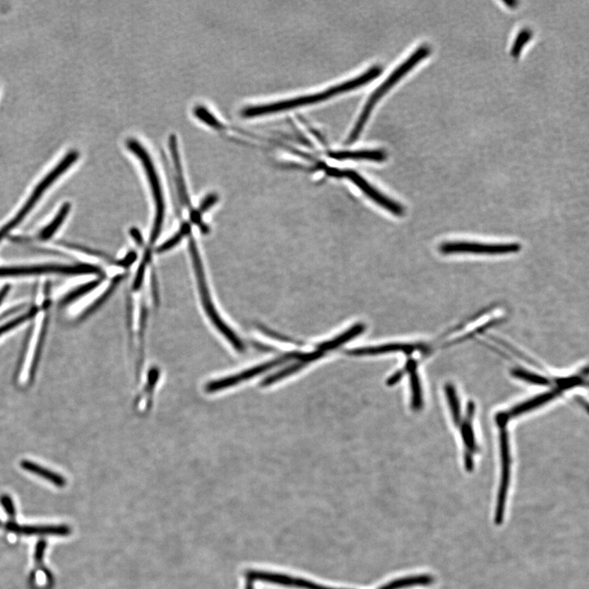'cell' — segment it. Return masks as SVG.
Returning a JSON list of instances; mask_svg holds the SVG:
<instances>
[{"instance_id": "obj_1", "label": "cell", "mask_w": 589, "mask_h": 589, "mask_svg": "<svg viewBox=\"0 0 589 589\" xmlns=\"http://www.w3.org/2000/svg\"><path fill=\"white\" fill-rule=\"evenodd\" d=\"M381 73V69L379 66L371 67L370 70L366 71L365 73L361 75L353 80L345 81L343 84H340L330 89L320 92L319 94L307 95L293 98V100H284L268 105H256L246 107L242 109L240 115L245 119H251L260 117L267 115L275 114V113L285 112L287 110L294 109V108L302 107L314 105L329 100L330 97L343 95L344 93L350 90L358 89V88L364 85L367 83L370 82L379 76Z\"/></svg>"}, {"instance_id": "obj_2", "label": "cell", "mask_w": 589, "mask_h": 589, "mask_svg": "<svg viewBox=\"0 0 589 589\" xmlns=\"http://www.w3.org/2000/svg\"><path fill=\"white\" fill-rule=\"evenodd\" d=\"M444 394L446 395L449 415L461 440L464 468L468 472H472L475 468V457L480 452L475 430V405L473 401H470L465 413H463L457 390L451 383L444 386Z\"/></svg>"}, {"instance_id": "obj_3", "label": "cell", "mask_w": 589, "mask_h": 589, "mask_svg": "<svg viewBox=\"0 0 589 589\" xmlns=\"http://www.w3.org/2000/svg\"><path fill=\"white\" fill-rule=\"evenodd\" d=\"M432 49L428 45H422L421 47L417 49L409 58L398 66L397 69L392 72V73L387 77V79L381 83V85L375 90L373 95L369 97L368 102H366L363 111L356 121L355 126L351 131L348 138V143H352L357 141L362 131L368 121L371 112L374 109L376 103L379 102L382 97L388 93L391 88L399 82L403 77L405 76L409 72L415 69V67L420 64L422 61L427 58L431 54Z\"/></svg>"}, {"instance_id": "obj_4", "label": "cell", "mask_w": 589, "mask_h": 589, "mask_svg": "<svg viewBox=\"0 0 589 589\" xmlns=\"http://www.w3.org/2000/svg\"><path fill=\"white\" fill-rule=\"evenodd\" d=\"M126 148L141 162L147 175L150 187L152 189L155 203H156V219L154 221L151 236V244H153L154 242L157 239L160 232H161L165 215V204L161 182H160L152 156L142 142L137 138H129L126 141Z\"/></svg>"}, {"instance_id": "obj_5", "label": "cell", "mask_w": 589, "mask_h": 589, "mask_svg": "<svg viewBox=\"0 0 589 589\" xmlns=\"http://www.w3.org/2000/svg\"><path fill=\"white\" fill-rule=\"evenodd\" d=\"M499 440L500 482L496 503L494 523L502 525L504 520L506 503H507L511 475V454L508 423L497 422Z\"/></svg>"}, {"instance_id": "obj_6", "label": "cell", "mask_w": 589, "mask_h": 589, "mask_svg": "<svg viewBox=\"0 0 589 589\" xmlns=\"http://www.w3.org/2000/svg\"><path fill=\"white\" fill-rule=\"evenodd\" d=\"M77 158H78V153L76 152L70 153L56 167L52 170V172L38 184L37 187L35 189L34 192L30 196L27 203L24 204L19 213L15 215L14 218L5 225L1 230H0V242H1L5 237H6L10 232L13 230L16 227L20 224L25 217L27 216L35 206L36 203L40 200L41 196L44 194L46 190L49 188V186L58 179L60 175L63 174L66 169H69L72 164H73Z\"/></svg>"}, {"instance_id": "obj_7", "label": "cell", "mask_w": 589, "mask_h": 589, "mask_svg": "<svg viewBox=\"0 0 589 589\" xmlns=\"http://www.w3.org/2000/svg\"><path fill=\"white\" fill-rule=\"evenodd\" d=\"M100 270L96 266L79 263L76 266L66 265H38L29 266L0 267V278L27 277L40 275H80L100 273Z\"/></svg>"}, {"instance_id": "obj_8", "label": "cell", "mask_w": 589, "mask_h": 589, "mask_svg": "<svg viewBox=\"0 0 589 589\" xmlns=\"http://www.w3.org/2000/svg\"><path fill=\"white\" fill-rule=\"evenodd\" d=\"M444 255L475 254V255H506L518 252L520 246L516 244H488L471 242H448L441 246Z\"/></svg>"}, {"instance_id": "obj_9", "label": "cell", "mask_w": 589, "mask_h": 589, "mask_svg": "<svg viewBox=\"0 0 589 589\" xmlns=\"http://www.w3.org/2000/svg\"><path fill=\"white\" fill-rule=\"evenodd\" d=\"M298 353H289L285 355L280 356V357L267 362L266 364L254 367L250 369H247L239 374L224 377L218 381L209 382L206 386V391L208 393L218 392L220 391L230 388V387L241 383L248 379H252L258 375L265 373V371L270 370L275 367L286 363L289 360L293 359H297Z\"/></svg>"}, {"instance_id": "obj_10", "label": "cell", "mask_w": 589, "mask_h": 589, "mask_svg": "<svg viewBox=\"0 0 589 589\" xmlns=\"http://www.w3.org/2000/svg\"><path fill=\"white\" fill-rule=\"evenodd\" d=\"M339 175L342 174L343 177L347 178L353 184L369 196V198L374 201L376 204H379L389 210L390 213L395 215H402L404 214V208L395 201L386 198V196L381 194L379 191L373 187L369 183L360 177V175L351 170H345V172H339Z\"/></svg>"}, {"instance_id": "obj_11", "label": "cell", "mask_w": 589, "mask_h": 589, "mask_svg": "<svg viewBox=\"0 0 589 589\" xmlns=\"http://www.w3.org/2000/svg\"><path fill=\"white\" fill-rule=\"evenodd\" d=\"M246 578L248 581H263L287 587L306 589H338L319 585L317 583L303 580V578H294L285 575H280V573L266 571H251L247 573Z\"/></svg>"}, {"instance_id": "obj_12", "label": "cell", "mask_w": 589, "mask_h": 589, "mask_svg": "<svg viewBox=\"0 0 589 589\" xmlns=\"http://www.w3.org/2000/svg\"><path fill=\"white\" fill-rule=\"evenodd\" d=\"M0 527L13 533L25 535H70L71 529L67 525H20L13 521L2 523Z\"/></svg>"}, {"instance_id": "obj_13", "label": "cell", "mask_w": 589, "mask_h": 589, "mask_svg": "<svg viewBox=\"0 0 589 589\" xmlns=\"http://www.w3.org/2000/svg\"><path fill=\"white\" fill-rule=\"evenodd\" d=\"M415 351L427 354L430 353V347L422 344L391 343L375 347L360 348L351 351L353 355H377L395 352H404L407 355L415 353Z\"/></svg>"}, {"instance_id": "obj_14", "label": "cell", "mask_w": 589, "mask_h": 589, "mask_svg": "<svg viewBox=\"0 0 589 589\" xmlns=\"http://www.w3.org/2000/svg\"><path fill=\"white\" fill-rule=\"evenodd\" d=\"M323 355V354L322 352H320L319 350L316 351V352L309 354L298 353L297 361L294 362V364L287 367V368L284 369L280 371H278V373L275 374V375H272L270 377H268V379L263 381L262 386H268L272 385L273 383H275V382L280 381L281 379H285V377L287 376H291L292 374L297 373V371L303 369L304 366H307L309 363H311V362L321 357Z\"/></svg>"}, {"instance_id": "obj_15", "label": "cell", "mask_w": 589, "mask_h": 589, "mask_svg": "<svg viewBox=\"0 0 589 589\" xmlns=\"http://www.w3.org/2000/svg\"><path fill=\"white\" fill-rule=\"evenodd\" d=\"M418 365L415 360L407 361L405 368L402 370L403 374L406 371L410 376L411 390V406L413 410H420L423 407V393L420 377L418 375Z\"/></svg>"}, {"instance_id": "obj_16", "label": "cell", "mask_w": 589, "mask_h": 589, "mask_svg": "<svg viewBox=\"0 0 589 589\" xmlns=\"http://www.w3.org/2000/svg\"><path fill=\"white\" fill-rule=\"evenodd\" d=\"M330 157L344 161V160H355V161H371V162H383L386 160V153L381 150H362V151L355 152H334L330 153Z\"/></svg>"}, {"instance_id": "obj_17", "label": "cell", "mask_w": 589, "mask_h": 589, "mask_svg": "<svg viewBox=\"0 0 589 589\" xmlns=\"http://www.w3.org/2000/svg\"><path fill=\"white\" fill-rule=\"evenodd\" d=\"M20 467L25 471L47 480L48 482L53 483L56 487L63 488L66 484V480L63 475L52 472L51 470L41 467L39 464L28 461V460H23L20 463Z\"/></svg>"}, {"instance_id": "obj_18", "label": "cell", "mask_w": 589, "mask_h": 589, "mask_svg": "<svg viewBox=\"0 0 589 589\" xmlns=\"http://www.w3.org/2000/svg\"><path fill=\"white\" fill-rule=\"evenodd\" d=\"M364 325H355V327H352L348 331H346V332H345L342 335H338L337 338L329 340V342L320 344L319 346V350L324 353L325 351H328L331 350L338 348L340 345L348 343L349 340H350L351 339L357 337V335L364 332Z\"/></svg>"}, {"instance_id": "obj_19", "label": "cell", "mask_w": 589, "mask_h": 589, "mask_svg": "<svg viewBox=\"0 0 589 589\" xmlns=\"http://www.w3.org/2000/svg\"><path fill=\"white\" fill-rule=\"evenodd\" d=\"M71 210V204L70 203H64L61 206V208L59 210V213L56 214L53 220L50 222L45 228L41 231L40 237L41 239L43 240H48L53 236L56 231L60 228L61 225H63L64 221L66 218V216L69 215Z\"/></svg>"}, {"instance_id": "obj_20", "label": "cell", "mask_w": 589, "mask_h": 589, "mask_svg": "<svg viewBox=\"0 0 589 589\" xmlns=\"http://www.w3.org/2000/svg\"><path fill=\"white\" fill-rule=\"evenodd\" d=\"M102 279L98 278L97 279V280L92 281L89 283H86L85 284V285H83L76 289V290L72 291L69 294H67V296L64 299L63 304H69L75 301V299L84 296V294L89 293L92 290H94L95 288L100 285Z\"/></svg>"}, {"instance_id": "obj_21", "label": "cell", "mask_w": 589, "mask_h": 589, "mask_svg": "<svg viewBox=\"0 0 589 589\" xmlns=\"http://www.w3.org/2000/svg\"><path fill=\"white\" fill-rule=\"evenodd\" d=\"M37 313L38 309L34 307L30 309L28 312L23 315H20V316L14 319L13 320H11V321L7 323L4 324L3 326L0 327V337H1V335H3L4 334L9 332V331H11L15 328L19 326V325L23 324L25 321H28V320L33 319L35 316V315L37 314Z\"/></svg>"}, {"instance_id": "obj_22", "label": "cell", "mask_w": 589, "mask_h": 589, "mask_svg": "<svg viewBox=\"0 0 589 589\" xmlns=\"http://www.w3.org/2000/svg\"><path fill=\"white\" fill-rule=\"evenodd\" d=\"M189 232V227L187 225H184L183 228L181 229L177 235H174L172 239L168 240L167 242H165L161 246L158 248V252H165L172 248L175 245L178 244L181 239H183V237L188 234Z\"/></svg>"}, {"instance_id": "obj_23", "label": "cell", "mask_w": 589, "mask_h": 589, "mask_svg": "<svg viewBox=\"0 0 589 589\" xmlns=\"http://www.w3.org/2000/svg\"><path fill=\"white\" fill-rule=\"evenodd\" d=\"M0 503H1L3 508L10 518H14L16 511H15V507L11 497L8 495L4 494L0 497Z\"/></svg>"}, {"instance_id": "obj_24", "label": "cell", "mask_w": 589, "mask_h": 589, "mask_svg": "<svg viewBox=\"0 0 589 589\" xmlns=\"http://www.w3.org/2000/svg\"><path fill=\"white\" fill-rule=\"evenodd\" d=\"M217 200H218V196H217L215 194H211L208 196H206V199L203 201V204H201V213H204L205 210L210 208L211 206L216 203Z\"/></svg>"}, {"instance_id": "obj_25", "label": "cell", "mask_w": 589, "mask_h": 589, "mask_svg": "<svg viewBox=\"0 0 589 589\" xmlns=\"http://www.w3.org/2000/svg\"><path fill=\"white\" fill-rule=\"evenodd\" d=\"M9 290H10V287L9 286H4L2 288V290L0 291V304H1L3 302L4 298L6 297Z\"/></svg>"}, {"instance_id": "obj_26", "label": "cell", "mask_w": 589, "mask_h": 589, "mask_svg": "<svg viewBox=\"0 0 589 589\" xmlns=\"http://www.w3.org/2000/svg\"><path fill=\"white\" fill-rule=\"evenodd\" d=\"M246 589H254L252 586V581L247 580Z\"/></svg>"}]
</instances>
